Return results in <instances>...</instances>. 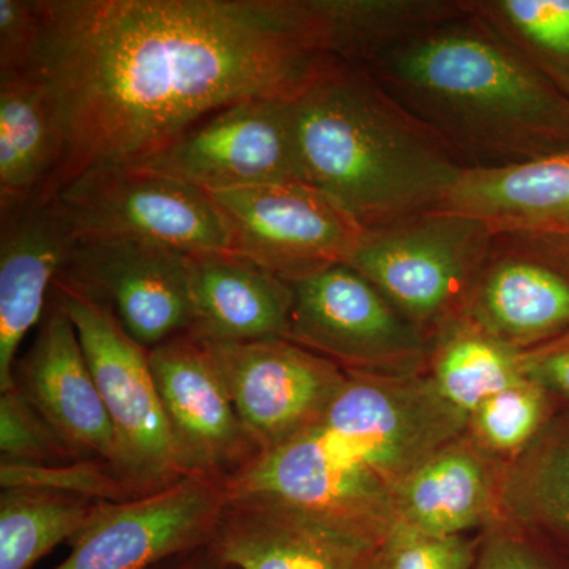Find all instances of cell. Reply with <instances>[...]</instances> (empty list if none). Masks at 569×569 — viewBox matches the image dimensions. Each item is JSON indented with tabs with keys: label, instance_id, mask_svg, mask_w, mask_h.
Here are the masks:
<instances>
[{
	"label": "cell",
	"instance_id": "1f68e13d",
	"mask_svg": "<svg viewBox=\"0 0 569 569\" xmlns=\"http://www.w3.org/2000/svg\"><path fill=\"white\" fill-rule=\"evenodd\" d=\"M473 569H569V559L529 531L497 518L478 533Z\"/></svg>",
	"mask_w": 569,
	"mask_h": 569
},
{
	"label": "cell",
	"instance_id": "5bb4252c",
	"mask_svg": "<svg viewBox=\"0 0 569 569\" xmlns=\"http://www.w3.org/2000/svg\"><path fill=\"white\" fill-rule=\"evenodd\" d=\"M204 343L263 452L316 426L347 383L340 367L288 339Z\"/></svg>",
	"mask_w": 569,
	"mask_h": 569
},
{
	"label": "cell",
	"instance_id": "7402d4cb",
	"mask_svg": "<svg viewBox=\"0 0 569 569\" xmlns=\"http://www.w3.org/2000/svg\"><path fill=\"white\" fill-rule=\"evenodd\" d=\"M61 157V130L40 74L0 73V209L43 198Z\"/></svg>",
	"mask_w": 569,
	"mask_h": 569
},
{
	"label": "cell",
	"instance_id": "484cf974",
	"mask_svg": "<svg viewBox=\"0 0 569 569\" xmlns=\"http://www.w3.org/2000/svg\"><path fill=\"white\" fill-rule=\"evenodd\" d=\"M108 501L40 488L0 492V569H32L69 542Z\"/></svg>",
	"mask_w": 569,
	"mask_h": 569
},
{
	"label": "cell",
	"instance_id": "836d02e7",
	"mask_svg": "<svg viewBox=\"0 0 569 569\" xmlns=\"http://www.w3.org/2000/svg\"><path fill=\"white\" fill-rule=\"evenodd\" d=\"M520 366L523 376L549 392L560 411L569 410V332L520 353Z\"/></svg>",
	"mask_w": 569,
	"mask_h": 569
},
{
	"label": "cell",
	"instance_id": "5b68a950",
	"mask_svg": "<svg viewBox=\"0 0 569 569\" xmlns=\"http://www.w3.org/2000/svg\"><path fill=\"white\" fill-rule=\"evenodd\" d=\"M492 239L473 217L429 209L365 228L346 264L376 284L430 343L466 317Z\"/></svg>",
	"mask_w": 569,
	"mask_h": 569
},
{
	"label": "cell",
	"instance_id": "7a4b0ae2",
	"mask_svg": "<svg viewBox=\"0 0 569 569\" xmlns=\"http://www.w3.org/2000/svg\"><path fill=\"white\" fill-rule=\"evenodd\" d=\"M427 373L356 376L316 426L263 452L227 482L228 497H261L321 515L383 541L408 475L467 429Z\"/></svg>",
	"mask_w": 569,
	"mask_h": 569
},
{
	"label": "cell",
	"instance_id": "f1b7e54d",
	"mask_svg": "<svg viewBox=\"0 0 569 569\" xmlns=\"http://www.w3.org/2000/svg\"><path fill=\"white\" fill-rule=\"evenodd\" d=\"M86 459L17 391L0 392V463L50 467Z\"/></svg>",
	"mask_w": 569,
	"mask_h": 569
},
{
	"label": "cell",
	"instance_id": "2e32d148",
	"mask_svg": "<svg viewBox=\"0 0 569 569\" xmlns=\"http://www.w3.org/2000/svg\"><path fill=\"white\" fill-rule=\"evenodd\" d=\"M380 542L313 509L227 497L209 546L236 569H376Z\"/></svg>",
	"mask_w": 569,
	"mask_h": 569
},
{
	"label": "cell",
	"instance_id": "f546056e",
	"mask_svg": "<svg viewBox=\"0 0 569 569\" xmlns=\"http://www.w3.org/2000/svg\"><path fill=\"white\" fill-rule=\"evenodd\" d=\"M0 488H40L119 503L137 498L102 460L29 467L0 463Z\"/></svg>",
	"mask_w": 569,
	"mask_h": 569
},
{
	"label": "cell",
	"instance_id": "d6986e66",
	"mask_svg": "<svg viewBox=\"0 0 569 569\" xmlns=\"http://www.w3.org/2000/svg\"><path fill=\"white\" fill-rule=\"evenodd\" d=\"M507 468L466 429L408 475L396 520L437 537L479 533L498 518Z\"/></svg>",
	"mask_w": 569,
	"mask_h": 569
},
{
	"label": "cell",
	"instance_id": "30bf717a",
	"mask_svg": "<svg viewBox=\"0 0 569 569\" xmlns=\"http://www.w3.org/2000/svg\"><path fill=\"white\" fill-rule=\"evenodd\" d=\"M231 252L298 282L346 263L365 228L306 182L212 192Z\"/></svg>",
	"mask_w": 569,
	"mask_h": 569
},
{
	"label": "cell",
	"instance_id": "d6a6232c",
	"mask_svg": "<svg viewBox=\"0 0 569 569\" xmlns=\"http://www.w3.org/2000/svg\"><path fill=\"white\" fill-rule=\"evenodd\" d=\"M40 32L37 0H0V73L32 70Z\"/></svg>",
	"mask_w": 569,
	"mask_h": 569
},
{
	"label": "cell",
	"instance_id": "9c48e42d",
	"mask_svg": "<svg viewBox=\"0 0 569 569\" xmlns=\"http://www.w3.org/2000/svg\"><path fill=\"white\" fill-rule=\"evenodd\" d=\"M130 164L173 176L209 193L307 183L293 108L283 99L227 104Z\"/></svg>",
	"mask_w": 569,
	"mask_h": 569
},
{
	"label": "cell",
	"instance_id": "d590c367",
	"mask_svg": "<svg viewBox=\"0 0 569 569\" xmlns=\"http://www.w3.org/2000/svg\"><path fill=\"white\" fill-rule=\"evenodd\" d=\"M568 93H569V86H568Z\"/></svg>",
	"mask_w": 569,
	"mask_h": 569
},
{
	"label": "cell",
	"instance_id": "4316f807",
	"mask_svg": "<svg viewBox=\"0 0 569 569\" xmlns=\"http://www.w3.org/2000/svg\"><path fill=\"white\" fill-rule=\"evenodd\" d=\"M468 9L489 22L565 92L569 86V0H467Z\"/></svg>",
	"mask_w": 569,
	"mask_h": 569
},
{
	"label": "cell",
	"instance_id": "83f0119b",
	"mask_svg": "<svg viewBox=\"0 0 569 569\" xmlns=\"http://www.w3.org/2000/svg\"><path fill=\"white\" fill-rule=\"evenodd\" d=\"M559 413L560 408L549 392L523 377L468 415L467 432L509 466Z\"/></svg>",
	"mask_w": 569,
	"mask_h": 569
},
{
	"label": "cell",
	"instance_id": "ac0fdd59",
	"mask_svg": "<svg viewBox=\"0 0 569 569\" xmlns=\"http://www.w3.org/2000/svg\"><path fill=\"white\" fill-rule=\"evenodd\" d=\"M74 236L52 201L0 209V392L13 388L22 340L47 312Z\"/></svg>",
	"mask_w": 569,
	"mask_h": 569
},
{
	"label": "cell",
	"instance_id": "4dcf8cb0",
	"mask_svg": "<svg viewBox=\"0 0 569 569\" xmlns=\"http://www.w3.org/2000/svg\"><path fill=\"white\" fill-rule=\"evenodd\" d=\"M477 535L437 537L396 522L378 546L376 569H473Z\"/></svg>",
	"mask_w": 569,
	"mask_h": 569
},
{
	"label": "cell",
	"instance_id": "4fadbf2b",
	"mask_svg": "<svg viewBox=\"0 0 569 569\" xmlns=\"http://www.w3.org/2000/svg\"><path fill=\"white\" fill-rule=\"evenodd\" d=\"M183 478L227 482L263 455L239 418L203 340L176 336L148 350Z\"/></svg>",
	"mask_w": 569,
	"mask_h": 569
},
{
	"label": "cell",
	"instance_id": "9a60e30c",
	"mask_svg": "<svg viewBox=\"0 0 569 569\" xmlns=\"http://www.w3.org/2000/svg\"><path fill=\"white\" fill-rule=\"evenodd\" d=\"M227 503L219 482L183 478L151 496L103 503L54 569H148L211 545Z\"/></svg>",
	"mask_w": 569,
	"mask_h": 569
},
{
	"label": "cell",
	"instance_id": "44dd1931",
	"mask_svg": "<svg viewBox=\"0 0 569 569\" xmlns=\"http://www.w3.org/2000/svg\"><path fill=\"white\" fill-rule=\"evenodd\" d=\"M438 209L473 217L496 233H569V151L511 167L466 170Z\"/></svg>",
	"mask_w": 569,
	"mask_h": 569
},
{
	"label": "cell",
	"instance_id": "603a6c76",
	"mask_svg": "<svg viewBox=\"0 0 569 569\" xmlns=\"http://www.w3.org/2000/svg\"><path fill=\"white\" fill-rule=\"evenodd\" d=\"M498 518L569 559V410L560 411L509 463Z\"/></svg>",
	"mask_w": 569,
	"mask_h": 569
},
{
	"label": "cell",
	"instance_id": "8992f818",
	"mask_svg": "<svg viewBox=\"0 0 569 569\" xmlns=\"http://www.w3.org/2000/svg\"><path fill=\"white\" fill-rule=\"evenodd\" d=\"M51 293L77 328L111 419L116 475L137 498L171 488L183 475L148 350L127 335L108 307L58 282Z\"/></svg>",
	"mask_w": 569,
	"mask_h": 569
},
{
	"label": "cell",
	"instance_id": "ffe728a7",
	"mask_svg": "<svg viewBox=\"0 0 569 569\" xmlns=\"http://www.w3.org/2000/svg\"><path fill=\"white\" fill-rule=\"evenodd\" d=\"M193 325L204 342L288 339L293 287L231 250L187 253Z\"/></svg>",
	"mask_w": 569,
	"mask_h": 569
},
{
	"label": "cell",
	"instance_id": "e575fe53",
	"mask_svg": "<svg viewBox=\"0 0 569 569\" xmlns=\"http://www.w3.org/2000/svg\"><path fill=\"white\" fill-rule=\"evenodd\" d=\"M148 569H236L220 559L211 546L206 548L189 550V552L179 553L170 559L159 561Z\"/></svg>",
	"mask_w": 569,
	"mask_h": 569
},
{
	"label": "cell",
	"instance_id": "52a82bcc",
	"mask_svg": "<svg viewBox=\"0 0 569 569\" xmlns=\"http://www.w3.org/2000/svg\"><path fill=\"white\" fill-rule=\"evenodd\" d=\"M51 201L74 239H144L183 253L230 250L211 193L149 168L97 164Z\"/></svg>",
	"mask_w": 569,
	"mask_h": 569
},
{
	"label": "cell",
	"instance_id": "8fae6325",
	"mask_svg": "<svg viewBox=\"0 0 569 569\" xmlns=\"http://www.w3.org/2000/svg\"><path fill=\"white\" fill-rule=\"evenodd\" d=\"M56 282L108 307L146 350L192 329L187 253L173 247L78 238Z\"/></svg>",
	"mask_w": 569,
	"mask_h": 569
},
{
	"label": "cell",
	"instance_id": "3957f363",
	"mask_svg": "<svg viewBox=\"0 0 569 569\" xmlns=\"http://www.w3.org/2000/svg\"><path fill=\"white\" fill-rule=\"evenodd\" d=\"M365 69L466 170L569 151V96L468 9L427 26Z\"/></svg>",
	"mask_w": 569,
	"mask_h": 569
},
{
	"label": "cell",
	"instance_id": "d4e9b609",
	"mask_svg": "<svg viewBox=\"0 0 569 569\" xmlns=\"http://www.w3.org/2000/svg\"><path fill=\"white\" fill-rule=\"evenodd\" d=\"M427 377L467 417L489 397L522 380L520 353L467 318L430 342Z\"/></svg>",
	"mask_w": 569,
	"mask_h": 569
},
{
	"label": "cell",
	"instance_id": "e0dca14e",
	"mask_svg": "<svg viewBox=\"0 0 569 569\" xmlns=\"http://www.w3.org/2000/svg\"><path fill=\"white\" fill-rule=\"evenodd\" d=\"M86 459L114 470V429L73 321L50 293L32 346L18 358L13 388ZM116 473V471H114Z\"/></svg>",
	"mask_w": 569,
	"mask_h": 569
},
{
	"label": "cell",
	"instance_id": "6da1fadb",
	"mask_svg": "<svg viewBox=\"0 0 569 569\" xmlns=\"http://www.w3.org/2000/svg\"><path fill=\"white\" fill-rule=\"evenodd\" d=\"M32 70L62 157L41 200L89 168L140 160L204 116L291 100L326 54L309 0H37Z\"/></svg>",
	"mask_w": 569,
	"mask_h": 569
},
{
	"label": "cell",
	"instance_id": "7c38bea8",
	"mask_svg": "<svg viewBox=\"0 0 569 569\" xmlns=\"http://www.w3.org/2000/svg\"><path fill=\"white\" fill-rule=\"evenodd\" d=\"M463 318L518 353L567 335L568 234H493Z\"/></svg>",
	"mask_w": 569,
	"mask_h": 569
},
{
	"label": "cell",
	"instance_id": "ba28073f",
	"mask_svg": "<svg viewBox=\"0 0 569 569\" xmlns=\"http://www.w3.org/2000/svg\"><path fill=\"white\" fill-rule=\"evenodd\" d=\"M291 287V342L328 359L348 376L426 373L430 350L426 337L351 266H332Z\"/></svg>",
	"mask_w": 569,
	"mask_h": 569
},
{
	"label": "cell",
	"instance_id": "cb8c5ba5",
	"mask_svg": "<svg viewBox=\"0 0 569 569\" xmlns=\"http://www.w3.org/2000/svg\"><path fill=\"white\" fill-rule=\"evenodd\" d=\"M326 52L356 66L427 26L455 17L463 0H310Z\"/></svg>",
	"mask_w": 569,
	"mask_h": 569
},
{
	"label": "cell",
	"instance_id": "277c9868",
	"mask_svg": "<svg viewBox=\"0 0 569 569\" xmlns=\"http://www.w3.org/2000/svg\"><path fill=\"white\" fill-rule=\"evenodd\" d=\"M291 108L307 183L362 228L438 208L466 171L356 63L326 59Z\"/></svg>",
	"mask_w": 569,
	"mask_h": 569
}]
</instances>
